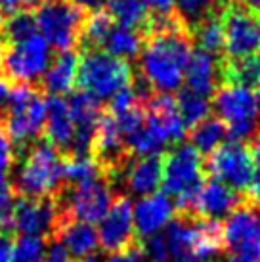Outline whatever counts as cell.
Wrapping results in <instances>:
<instances>
[{"label":"cell","mask_w":260,"mask_h":262,"mask_svg":"<svg viewBox=\"0 0 260 262\" xmlns=\"http://www.w3.org/2000/svg\"><path fill=\"white\" fill-rule=\"evenodd\" d=\"M15 195L12 184L4 174H0V230L12 228V214H14Z\"/></svg>","instance_id":"33"},{"label":"cell","mask_w":260,"mask_h":262,"mask_svg":"<svg viewBox=\"0 0 260 262\" xmlns=\"http://www.w3.org/2000/svg\"><path fill=\"white\" fill-rule=\"evenodd\" d=\"M239 2H241L245 8H249L251 12L260 15V0H239Z\"/></svg>","instance_id":"43"},{"label":"cell","mask_w":260,"mask_h":262,"mask_svg":"<svg viewBox=\"0 0 260 262\" xmlns=\"http://www.w3.org/2000/svg\"><path fill=\"white\" fill-rule=\"evenodd\" d=\"M249 155L253 161V176H251V184L247 188V201L260 207V130L254 132L251 138Z\"/></svg>","instance_id":"32"},{"label":"cell","mask_w":260,"mask_h":262,"mask_svg":"<svg viewBox=\"0 0 260 262\" xmlns=\"http://www.w3.org/2000/svg\"><path fill=\"white\" fill-rule=\"evenodd\" d=\"M69 2H73L77 8H80L84 14H88V12L101 10V8H103V4H105L107 0H69Z\"/></svg>","instance_id":"40"},{"label":"cell","mask_w":260,"mask_h":262,"mask_svg":"<svg viewBox=\"0 0 260 262\" xmlns=\"http://www.w3.org/2000/svg\"><path fill=\"white\" fill-rule=\"evenodd\" d=\"M2 44H4V42H2V37H0V48H2Z\"/></svg>","instance_id":"47"},{"label":"cell","mask_w":260,"mask_h":262,"mask_svg":"<svg viewBox=\"0 0 260 262\" xmlns=\"http://www.w3.org/2000/svg\"><path fill=\"white\" fill-rule=\"evenodd\" d=\"M52 59V46L44 37L33 35L15 44H2L0 73L14 84H31L42 79Z\"/></svg>","instance_id":"7"},{"label":"cell","mask_w":260,"mask_h":262,"mask_svg":"<svg viewBox=\"0 0 260 262\" xmlns=\"http://www.w3.org/2000/svg\"><path fill=\"white\" fill-rule=\"evenodd\" d=\"M59 219L56 197H17L12 214V228L21 235H38L52 241Z\"/></svg>","instance_id":"13"},{"label":"cell","mask_w":260,"mask_h":262,"mask_svg":"<svg viewBox=\"0 0 260 262\" xmlns=\"http://www.w3.org/2000/svg\"><path fill=\"white\" fill-rule=\"evenodd\" d=\"M163 176V153L132 157L124 170L123 180L126 188L136 195H151L161 188Z\"/></svg>","instance_id":"20"},{"label":"cell","mask_w":260,"mask_h":262,"mask_svg":"<svg viewBox=\"0 0 260 262\" xmlns=\"http://www.w3.org/2000/svg\"><path fill=\"white\" fill-rule=\"evenodd\" d=\"M191 54V35L186 27L145 38L140 52V75L155 92L172 94L184 82V69Z\"/></svg>","instance_id":"1"},{"label":"cell","mask_w":260,"mask_h":262,"mask_svg":"<svg viewBox=\"0 0 260 262\" xmlns=\"http://www.w3.org/2000/svg\"><path fill=\"white\" fill-rule=\"evenodd\" d=\"M115 27V19L111 17L107 10H96V12H88L82 19V27H80L79 44L80 50H100L103 48V42L111 29Z\"/></svg>","instance_id":"22"},{"label":"cell","mask_w":260,"mask_h":262,"mask_svg":"<svg viewBox=\"0 0 260 262\" xmlns=\"http://www.w3.org/2000/svg\"><path fill=\"white\" fill-rule=\"evenodd\" d=\"M224 230V249L239 262H260V207L243 199L228 214Z\"/></svg>","instance_id":"10"},{"label":"cell","mask_w":260,"mask_h":262,"mask_svg":"<svg viewBox=\"0 0 260 262\" xmlns=\"http://www.w3.org/2000/svg\"><path fill=\"white\" fill-rule=\"evenodd\" d=\"M54 197L61 214L96 224L107 214L115 199V191L113 184L100 174L73 186H61Z\"/></svg>","instance_id":"5"},{"label":"cell","mask_w":260,"mask_h":262,"mask_svg":"<svg viewBox=\"0 0 260 262\" xmlns=\"http://www.w3.org/2000/svg\"><path fill=\"white\" fill-rule=\"evenodd\" d=\"M210 107L226 124L228 136L233 142L251 140L258 130V105L251 88L226 82L224 86L214 90Z\"/></svg>","instance_id":"6"},{"label":"cell","mask_w":260,"mask_h":262,"mask_svg":"<svg viewBox=\"0 0 260 262\" xmlns=\"http://www.w3.org/2000/svg\"><path fill=\"white\" fill-rule=\"evenodd\" d=\"M10 80L4 77V75L0 73V111H4V107H6V103H8V96H10Z\"/></svg>","instance_id":"41"},{"label":"cell","mask_w":260,"mask_h":262,"mask_svg":"<svg viewBox=\"0 0 260 262\" xmlns=\"http://www.w3.org/2000/svg\"><path fill=\"white\" fill-rule=\"evenodd\" d=\"M174 216V205L170 199L163 193H151L144 195L132 209V219L136 235L140 239H145L153 233H157L161 228H165Z\"/></svg>","instance_id":"17"},{"label":"cell","mask_w":260,"mask_h":262,"mask_svg":"<svg viewBox=\"0 0 260 262\" xmlns=\"http://www.w3.org/2000/svg\"><path fill=\"white\" fill-rule=\"evenodd\" d=\"M205 174L228 184L235 191H247L253 176V161L249 155V147L241 142H224L207 155L203 161Z\"/></svg>","instance_id":"12"},{"label":"cell","mask_w":260,"mask_h":262,"mask_svg":"<svg viewBox=\"0 0 260 262\" xmlns=\"http://www.w3.org/2000/svg\"><path fill=\"white\" fill-rule=\"evenodd\" d=\"M73 262H101V258L98 255H86V256H80V258H73Z\"/></svg>","instance_id":"44"},{"label":"cell","mask_w":260,"mask_h":262,"mask_svg":"<svg viewBox=\"0 0 260 262\" xmlns=\"http://www.w3.org/2000/svg\"><path fill=\"white\" fill-rule=\"evenodd\" d=\"M176 105L180 111L182 119L186 126H195L197 123H201L203 119H207L210 115V103L207 100V96H201L193 92V90H180V94L176 96Z\"/></svg>","instance_id":"29"},{"label":"cell","mask_w":260,"mask_h":262,"mask_svg":"<svg viewBox=\"0 0 260 262\" xmlns=\"http://www.w3.org/2000/svg\"><path fill=\"white\" fill-rule=\"evenodd\" d=\"M73 134H75V123L69 110L67 100L61 96H50L46 100V121H44L42 136L46 142H50L61 155L71 146Z\"/></svg>","instance_id":"19"},{"label":"cell","mask_w":260,"mask_h":262,"mask_svg":"<svg viewBox=\"0 0 260 262\" xmlns=\"http://www.w3.org/2000/svg\"><path fill=\"white\" fill-rule=\"evenodd\" d=\"M243 199L237 195L235 189H231L228 184L220 182L216 178H205L197 199H195L191 216L197 219H222L228 216Z\"/></svg>","instance_id":"15"},{"label":"cell","mask_w":260,"mask_h":262,"mask_svg":"<svg viewBox=\"0 0 260 262\" xmlns=\"http://www.w3.org/2000/svg\"><path fill=\"white\" fill-rule=\"evenodd\" d=\"M46 243L38 235H15L12 262H44L46 260Z\"/></svg>","instance_id":"31"},{"label":"cell","mask_w":260,"mask_h":262,"mask_svg":"<svg viewBox=\"0 0 260 262\" xmlns=\"http://www.w3.org/2000/svg\"><path fill=\"white\" fill-rule=\"evenodd\" d=\"M254 98H256V105H258V117H260V86L256 88V92H254Z\"/></svg>","instance_id":"45"},{"label":"cell","mask_w":260,"mask_h":262,"mask_svg":"<svg viewBox=\"0 0 260 262\" xmlns=\"http://www.w3.org/2000/svg\"><path fill=\"white\" fill-rule=\"evenodd\" d=\"M36 17L31 10H21L0 21V37L4 44H15L36 35Z\"/></svg>","instance_id":"27"},{"label":"cell","mask_w":260,"mask_h":262,"mask_svg":"<svg viewBox=\"0 0 260 262\" xmlns=\"http://www.w3.org/2000/svg\"><path fill=\"white\" fill-rule=\"evenodd\" d=\"M222 80L247 88L260 86V52L243 59H222Z\"/></svg>","instance_id":"23"},{"label":"cell","mask_w":260,"mask_h":262,"mask_svg":"<svg viewBox=\"0 0 260 262\" xmlns=\"http://www.w3.org/2000/svg\"><path fill=\"white\" fill-rule=\"evenodd\" d=\"M52 243H59L73 258H80L94 253L98 247V232L94 224L65 216L59 212L56 230L52 233Z\"/></svg>","instance_id":"16"},{"label":"cell","mask_w":260,"mask_h":262,"mask_svg":"<svg viewBox=\"0 0 260 262\" xmlns=\"http://www.w3.org/2000/svg\"><path fill=\"white\" fill-rule=\"evenodd\" d=\"M17 170L12 180L17 197L56 195L63 184V157L46 140H38L19 155Z\"/></svg>","instance_id":"2"},{"label":"cell","mask_w":260,"mask_h":262,"mask_svg":"<svg viewBox=\"0 0 260 262\" xmlns=\"http://www.w3.org/2000/svg\"><path fill=\"white\" fill-rule=\"evenodd\" d=\"M15 165V151L12 142L8 138L6 126L0 119V174H6L10 172Z\"/></svg>","instance_id":"34"},{"label":"cell","mask_w":260,"mask_h":262,"mask_svg":"<svg viewBox=\"0 0 260 262\" xmlns=\"http://www.w3.org/2000/svg\"><path fill=\"white\" fill-rule=\"evenodd\" d=\"M107 262H145V253H144V247H142V239L138 241V243H134L132 247L121 251V253L109 255Z\"/></svg>","instance_id":"35"},{"label":"cell","mask_w":260,"mask_h":262,"mask_svg":"<svg viewBox=\"0 0 260 262\" xmlns=\"http://www.w3.org/2000/svg\"><path fill=\"white\" fill-rule=\"evenodd\" d=\"M84 12L69 0H52L44 2L36 10V27L58 52L73 50L79 44L80 27Z\"/></svg>","instance_id":"9"},{"label":"cell","mask_w":260,"mask_h":262,"mask_svg":"<svg viewBox=\"0 0 260 262\" xmlns=\"http://www.w3.org/2000/svg\"><path fill=\"white\" fill-rule=\"evenodd\" d=\"M44 262H71V260H69V253L59 243H54V247H50V251L46 253V260Z\"/></svg>","instance_id":"39"},{"label":"cell","mask_w":260,"mask_h":262,"mask_svg":"<svg viewBox=\"0 0 260 262\" xmlns=\"http://www.w3.org/2000/svg\"><path fill=\"white\" fill-rule=\"evenodd\" d=\"M132 77V67L126 59L115 58L107 52L86 50L79 56L75 88L101 102L130 86Z\"/></svg>","instance_id":"4"},{"label":"cell","mask_w":260,"mask_h":262,"mask_svg":"<svg viewBox=\"0 0 260 262\" xmlns=\"http://www.w3.org/2000/svg\"><path fill=\"white\" fill-rule=\"evenodd\" d=\"M214 6H216V0H176L174 2L176 15L188 27V31L193 29L205 17H209L214 12Z\"/></svg>","instance_id":"30"},{"label":"cell","mask_w":260,"mask_h":262,"mask_svg":"<svg viewBox=\"0 0 260 262\" xmlns=\"http://www.w3.org/2000/svg\"><path fill=\"white\" fill-rule=\"evenodd\" d=\"M25 8V0H0V21L6 19L10 15L17 14Z\"/></svg>","instance_id":"38"},{"label":"cell","mask_w":260,"mask_h":262,"mask_svg":"<svg viewBox=\"0 0 260 262\" xmlns=\"http://www.w3.org/2000/svg\"><path fill=\"white\" fill-rule=\"evenodd\" d=\"M6 115L2 123L6 126L8 138L15 151V159L27 151L35 142L42 138L46 121V100L40 88L31 84H15L10 90Z\"/></svg>","instance_id":"3"},{"label":"cell","mask_w":260,"mask_h":262,"mask_svg":"<svg viewBox=\"0 0 260 262\" xmlns=\"http://www.w3.org/2000/svg\"><path fill=\"white\" fill-rule=\"evenodd\" d=\"M222 262H239L237 258H233V256H231V258H226V260H222Z\"/></svg>","instance_id":"46"},{"label":"cell","mask_w":260,"mask_h":262,"mask_svg":"<svg viewBox=\"0 0 260 262\" xmlns=\"http://www.w3.org/2000/svg\"><path fill=\"white\" fill-rule=\"evenodd\" d=\"M226 136H228L226 124L218 117L210 115L207 119H203L201 123L191 126V132H189L191 146L201 155H209L210 151H214L220 144H224Z\"/></svg>","instance_id":"25"},{"label":"cell","mask_w":260,"mask_h":262,"mask_svg":"<svg viewBox=\"0 0 260 262\" xmlns=\"http://www.w3.org/2000/svg\"><path fill=\"white\" fill-rule=\"evenodd\" d=\"M191 42L197 44V48H201L210 54H220L224 50V31H222V21H220V12H212L209 17H205L201 23H197L193 29L189 31Z\"/></svg>","instance_id":"26"},{"label":"cell","mask_w":260,"mask_h":262,"mask_svg":"<svg viewBox=\"0 0 260 262\" xmlns=\"http://www.w3.org/2000/svg\"><path fill=\"white\" fill-rule=\"evenodd\" d=\"M168 262H205L201 260V258H197V256H193L191 253H186V255H178V256H172Z\"/></svg>","instance_id":"42"},{"label":"cell","mask_w":260,"mask_h":262,"mask_svg":"<svg viewBox=\"0 0 260 262\" xmlns=\"http://www.w3.org/2000/svg\"><path fill=\"white\" fill-rule=\"evenodd\" d=\"M226 59H243L260 52V15L239 0H228L220 10Z\"/></svg>","instance_id":"8"},{"label":"cell","mask_w":260,"mask_h":262,"mask_svg":"<svg viewBox=\"0 0 260 262\" xmlns=\"http://www.w3.org/2000/svg\"><path fill=\"white\" fill-rule=\"evenodd\" d=\"M15 245V230L14 228H2L0 230V262H12Z\"/></svg>","instance_id":"36"},{"label":"cell","mask_w":260,"mask_h":262,"mask_svg":"<svg viewBox=\"0 0 260 262\" xmlns=\"http://www.w3.org/2000/svg\"><path fill=\"white\" fill-rule=\"evenodd\" d=\"M149 15H170L174 14L176 0H144Z\"/></svg>","instance_id":"37"},{"label":"cell","mask_w":260,"mask_h":262,"mask_svg":"<svg viewBox=\"0 0 260 262\" xmlns=\"http://www.w3.org/2000/svg\"><path fill=\"white\" fill-rule=\"evenodd\" d=\"M107 12L119 25L132 27L138 31H142L149 17L144 0H107Z\"/></svg>","instance_id":"28"},{"label":"cell","mask_w":260,"mask_h":262,"mask_svg":"<svg viewBox=\"0 0 260 262\" xmlns=\"http://www.w3.org/2000/svg\"><path fill=\"white\" fill-rule=\"evenodd\" d=\"M100 222L98 245L107 255L121 253L140 241V237L136 235V228H134L132 205H130L128 195L115 193V199L109 207L107 214Z\"/></svg>","instance_id":"14"},{"label":"cell","mask_w":260,"mask_h":262,"mask_svg":"<svg viewBox=\"0 0 260 262\" xmlns=\"http://www.w3.org/2000/svg\"><path fill=\"white\" fill-rule=\"evenodd\" d=\"M40 2H52V0H40Z\"/></svg>","instance_id":"48"},{"label":"cell","mask_w":260,"mask_h":262,"mask_svg":"<svg viewBox=\"0 0 260 262\" xmlns=\"http://www.w3.org/2000/svg\"><path fill=\"white\" fill-rule=\"evenodd\" d=\"M184 79L189 90H193L201 96L214 94L218 82L222 80L220 63L214 54L195 48L189 54V59L184 69Z\"/></svg>","instance_id":"18"},{"label":"cell","mask_w":260,"mask_h":262,"mask_svg":"<svg viewBox=\"0 0 260 262\" xmlns=\"http://www.w3.org/2000/svg\"><path fill=\"white\" fill-rule=\"evenodd\" d=\"M77 69H79V54L75 50L59 52L42 75L40 90L48 92L50 96H63L73 92L77 82Z\"/></svg>","instance_id":"21"},{"label":"cell","mask_w":260,"mask_h":262,"mask_svg":"<svg viewBox=\"0 0 260 262\" xmlns=\"http://www.w3.org/2000/svg\"><path fill=\"white\" fill-rule=\"evenodd\" d=\"M226 2H228V0H226Z\"/></svg>","instance_id":"49"},{"label":"cell","mask_w":260,"mask_h":262,"mask_svg":"<svg viewBox=\"0 0 260 262\" xmlns=\"http://www.w3.org/2000/svg\"><path fill=\"white\" fill-rule=\"evenodd\" d=\"M103 48L107 54L115 56V58L134 59L140 56V52L144 48V35L138 33V29L119 25V27L111 29V33L103 42Z\"/></svg>","instance_id":"24"},{"label":"cell","mask_w":260,"mask_h":262,"mask_svg":"<svg viewBox=\"0 0 260 262\" xmlns=\"http://www.w3.org/2000/svg\"><path fill=\"white\" fill-rule=\"evenodd\" d=\"M205 182L203 157L191 144H176V147L163 153L161 188L168 195H180L184 191L199 188Z\"/></svg>","instance_id":"11"}]
</instances>
